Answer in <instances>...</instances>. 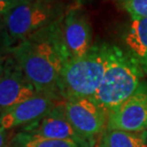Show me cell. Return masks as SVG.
<instances>
[{
    "instance_id": "obj_1",
    "label": "cell",
    "mask_w": 147,
    "mask_h": 147,
    "mask_svg": "<svg viewBox=\"0 0 147 147\" xmlns=\"http://www.w3.org/2000/svg\"><path fill=\"white\" fill-rule=\"evenodd\" d=\"M61 19L11 49L12 57L37 92L59 100H62L59 93L60 78L70 60L62 35Z\"/></svg>"
},
{
    "instance_id": "obj_2",
    "label": "cell",
    "mask_w": 147,
    "mask_h": 147,
    "mask_svg": "<svg viewBox=\"0 0 147 147\" xmlns=\"http://www.w3.org/2000/svg\"><path fill=\"white\" fill-rule=\"evenodd\" d=\"M144 75L135 57L117 46L109 45L105 76L92 98L108 115L134 94Z\"/></svg>"
},
{
    "instance_id": "obj_3",
    "label": "cell",
    "mask_w": 147,
    "mask_h": 147,
    "mask_svg": "<svg viewBox=\"0 0 147 147\" xmlns=\"http://www.w3.org/2000/svg\"><path fill=\"white\" fill-rule=\"evenodd\" d=\"M108 44H95L86 54L68 61L62 72L59 93L63 101L92 98L98 91L107 65Z\"/></svg>"
},
{
    "instance_id": "obj_4",
    "label": "cell",
    "mask_w": 147,
    "mask_h": 147,
    "mask_svg": "<svg viewBox=\"0 0 147 147\" xmlns=\"http://www.w3.org/2000/svg\"><path fill=\"white\" fill-rule=\"evenodd\" d=\"M70 7L63 0H26L3 16L4 32L12 44L60 20Z\"/></svg>"
},
{
    "instance_id": "obj_5",
    "label": "cell",
    "mask_w": 147,
    "mask_h": 147,
    "mask_svg": "<svg viewBox=\"0 0 147 147\" xmlns=\"http://www.w3.org/2000/svg\"><path fill=\"white\" fill-rule=\"evenodd\" d=\"M65 115L74 129L92 147L96 138L106 130L107 113L93 98H79L64 101Z\"/></svg>"
},
{
    "instance_id": "obj_6",
    "label": "cell",
    "mask_w": 147,
    "mask_h": 147,
    "mask_svg": "<svg viewBox=\"0 0 147 147\" xmlns=\"http://www.w3.org/2000/svg\"><path fill=\"white\" fill-rule=\"evenodd\" d=\"M106 130L134 133L147 131L146 81H142L130 98L107 115Z\"/></svg>"
},
{
    "instance_id": "obj_7",
    "label": "cell",
    "mask_w": 147,
    "mask_h": 147,
    "mask_svg": "<svg viewBox=\"0 0 147 147\" xmlns=\"http://www.w3.org/2000/svg\"><path fill=\"white\" fill-rule=\"evenodd\" d=\"M64 102L55 97L38 93L32 98L11 106L0 114V127L12 131L35 123Z\"/></svg>"
},
{
    "instance_id": "obj_8",
    "label": "cell",
    "mask_w": 147,
    "mask_h": 147,
    "mask_svg": "<svg viewBox=\"0 0 147 147\" xmlns=\"http://www.w3.org/2000/svg\"><path fill=\"white\" fill-rule=\"evenodd\" d=\"M36 94H38L36 88L26 77L10 51L0 78V114Z\"/></svg>"
},
{
    "instance_id": "obj_9",
    "label": "cell",
    "mask_w": 147,
    "mask_h": 147,
    "mask_svg": "<svg viewBox=\"0 0 147 147\" xmlns=\"http://www.w3.org/2000/svg\"><path fill=\"white\" fill-rule=\"evenodd\" d=\"M18 131L42 136L45 138L72 142L79 147H92L79 135L65 115L64 102H61L40 120Z\"/></svg>"
},
{
    "instance_id": "obj_10",
    "label": "cell",
    "mask_w": 147,
    "mask_h": 147,
    "mask_svg": "<svg viewBox=\"0 0 147 147\" xmlns=\"http://www.w3.org/2000/svg\"><path fill=\"white\" fill-rule=\"evenodd\" d=\"M61 30L70 59L84 55L93 46L91 24L79 7H70L65 12L61 19Z\"/></svg>"
},
{
    "instance_id": "obj_11",
    "label": "cell",
    "mask_w": 147,
    "mask_h": 147,
    "mask_svg": "<svg viewBox=\"0 0 147 147\" xmlns=\"http://www.w3.org/2000/svg\"><path fill=\"white\" fill-rule=\"evenodd\" d=\"M123 42L126 51L140 63L147 55V18H131Z\"/></svg>"
},
{
    "instance_id": "obj_12",
    "label": "cell",
    "mask_w": 147,
    "mask_h": 147,
    "mask_svg": "<svg viewBox=\"0 0 147 147\" xmlns=\"http://www.w3.org/2000/svg\"><path fill=\"white\" fill-rule=\"evenodd\" d=\"M100 147H147V131L134 133L105 130Z\"/></svg>"
},
{
    "instance_id": "obj_13",
    "label": "cell",
    "mask_w": 147,
    "mask_h": 147,
    "mask_svg": "<svg viewBox=\"0 0 147 147\" xmlns=\"http://www.w3.org/2000/svg\"><path fill=\"white\" fill-rule=\"evenodd\" d=\"M9 147H79L68 140H61L18 131L11 136Z\"/></svg>"
},
{
    "instance_id": "obj_14",
    "label": "cell",
    "mask_w": 147,
    "mask_h": 147,
    "mask_svg": "<svg viewBox=\"0 0 147 147\" xmlns=\"http://www.w3.org/2000/svg\"><path fill=\"white\" fill-rule=\"evenodd\" d=\"M117 2L132 19L147 18V0H117Z\"/></svg>"
},
{
    "instance_id": "obj_15",
    "label": "cell",
    "mask_w": 147,
    "mask_h": 147,
    "mask_svg": "<svg viewBox=\"0 0 147 147\" xmlns=\"http://www.w3.org/2000/svg\"><path fill=\"white\" fill-rule=\"evenodd\" d=\"M11 43L7 38L5 33L3 32L2 35H0V78L2 76L3 69H4V65L7 56L10 54L11 49Z\"/></svg>"
},
{
    "instance_id": "obj_16",
    "label": "cell",
    "mask_w": 147,
    "mask_h": 147,
    "mask_svg": "<svg viewBox=\"0 0 147 147\" xmlns=\"http://www.w3.org/2000/svg\"><path fill=\"white\" fill-rule=\"evenodd\" d=\"M26 0H0V16H4L17 5L25 2Z\"/></svg>"
},
{
    "instance_id": "obj_17",
    "label": "cell",
    "mask_w": 147,
    "mask_h": 147,
    "mask_svg": "<svg viewBox=\"0 0 147 147\" xmlns=\"http://www.w3.org/2000/svg\"><path fill=\"white\" fill-rule=\"evenodd\" d=\"M11 132L0 127V147H9L11 140Z\"/></svg>"
},
{
    "instance_id": "obj_18",
    "label": "cell",
    "mask_w": 147,
    "mask_h": 147,
    "mask_svg": "<svg viewBox=\"0 0 147 147\" xmlns=\"http://www.w3.org/2000/svg\"><path fill=\"white\" fill-rule=\"evenodd\" d=\"M140 65H142V70H143V72H144V74H147V55L144 57V59L140 62Z\"/></svg>"
}]
</instances>
